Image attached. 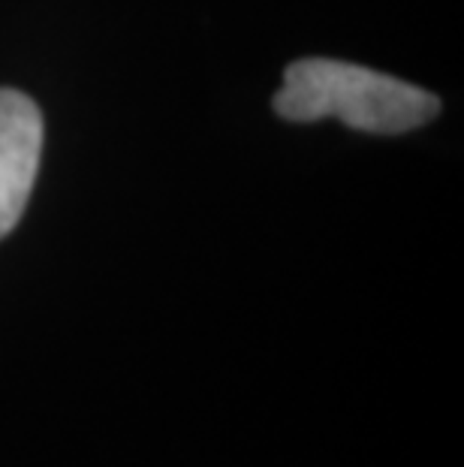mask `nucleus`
Instances as JSON below:
<instances>
[{"label": "nucleus", "instance_id": "nucleus-2", "mask_svg": "<svg viewBox=\"0 0 464 467\" xmlns=\"http://www.w3.org/2000/svg\"><path fill=\"white\" fill-rule=\"evenodd\" d=\"M43 154V115L22 91L0 88V238L22 221Z\"/></svg>", "mask_w": 464, "mask_h": 467}, {"label": "nucleus", "instance_id": "nucleus-1", "mask_svg": "<svg viewBox=\"0 0 464 467\" xmlns=\"http://www.w3.org/2000/svg\"><path fill=\"white\" fill-rule=\"evenodd\" d=\"M438 97L426 88L329 57L295 61L274 94V112L286 121L338 118L353 130L383 136L417 130L438 115Z\"/></svg>", "mask_w": 464, "mask_h": 467}]
</instances>
